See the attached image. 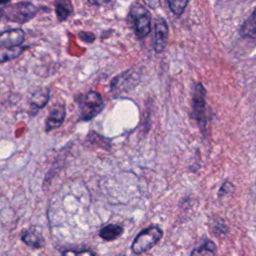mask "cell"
<instances>
[{"mask_svg": "<svg viewBox=\"0 0 256 256\" xmlns=\"http://www.w3.org/2000/svg\"><path fill=\"white\" fill-rule=\"evenodd\" d=\"M40 8L28 1L9 3L0 8V21L24 24L36 16Z\"/></svg>", "mask_w": 256, "mask_h": 256, "instance_id": "obj_1", "label": "cell"}, {"mask_svg": "<svg viewBox=\"0 0 256 256\" xmlns=\"http://www.w3.org/2000/svg\"><path fill=\"white\" fill-rule=\"evenodd\" d=\"M129 19L135 35L139 39L145 38L151 30L150 12L140 3H134L129 11Z\"/></svg>", "mask_w": 256, "mask_h": 256, "instance_id": "obj_2", "label": "cell"}, {"mask_svg": "<svg viewBox=\"0 0 256 256\" xmlns=\"http://www.w3.org/2000/svg\"><path fill=\"white\" fill-rule=\"evenodd\" d=\"M162 236L163 231L160 227L155 225L147 227L137 234L131 245V250L134 254L137 255L145 253L153 246H155L162 238Z\"/></svg>", "mask_w": 256, "mask_h": 256, "instance_id": "obj_3", "label": "cell"}, {"mask_svg": "<svg viewBox=\"0 0 256 256\" xmlns=\"http://www.w3.org/2000/svg\"><path fill=\"white\" fill-rule=\"evenodd\" d=\"M104 108L102 96L96 91H89L79 101L80 120L89 121L96 117Z\"/></svg>", "mask_w": 256, "mask_h": 256, "instance_id": "obj_4", "label": "cell"}, {"mask_svg": "<svg viewBox=\"0 0 256 256\" xmlns=\"http://www.w3.org/2000/svg\"><path fill=\"white\" fill-rule=\"evenodd\" d=\"M205 89L201 83L195 86L192 97V114L199 126L203 129L206 125V104H205Z\"/></svg>", "mask_w": 256, "mask_h": 256, "instance_id": "obj_5", "label": "cell"}, {"mask_svg": "<svg viewBox=\"0 0 256 256\" xmlns=\"http://www.w3.org/2000/svg\"><path fill=\"white\" fill-rule=\"evenodd\" d=\"M25 39V33L20 28L5 30L0 33V49H13L20 47Z\"/></svg>", "mask_w": 256, "mask_h": 256, "instance_id": "obj_6", "label": "cell"}, {"mask_svg": "<svg viewBox=\"0 0 256 256\" xmlns=\"http://www.w3.org/2000/svg\"><path fill=\"white\" fill-rule=\"evenodd\" d=\"M135 73L131 70H127L119 75H117L111 82V90L116 93L127 92L131 87L135 85V82H138V78H135Z\"/></svg>", "mask_w": 256, "mask_h": 256, "instance_id": "obj_7", "label": "cell"}, {"mask_svg": "<svg viewBox=\"0 0 256 256\" xmlns=\"http://www.w3.org/2000/svg\"><path fill=\"white\" fill-rule=\"evenodd\" d=\"M154 31V50L156 53H161L168 41V25L163 18L155 20Z\"/></svg>", "mask_w": 256, "mask_h": 256, "instance_id": "obj_8", "label": "cell"}, {"mask_svg": "<svg viewBox=\"0 0 256 256\" xmlns=\"http://www.w3.org/2000/svg\"><path fill=\"white\" fill-rule=\"evenodd\" d=\"M65 116H66V109L64 104H60V103L55 104L50 110L45 121L46 132H50L54 129L59 128L63 124Z\"/></svg>", "mask_w": 256, "mask_h": 256, "instance_id": "obj_9", "label": "cell"}, {"mask_svg": "<svg viewBox=\"0 0 256 256\" xmlns=\"http://www.w3.org/2000/svg\"><path fill=\"white\" fill-rule=\"evenodd\" d=\"M22 241L33 249L42 248L45 244V239L35 230H27L22 235Z\"/></svg>", "mask_w": 256, "mask_h": 256, "instance_id": "obj_10", "label": "cell"}, {"mask_svg": "<svg viewBox=\"0 0 256 256\" xmlns=\"http://www.w3.org/2000/svg\"><path fill=\"white\" fill-rule=\"evenodd\" d=\"M50 98V90L48 88H41L35 91L30 98V105L35 110L43 108Z\"/></svg>", "mask_w": 256, "mask_h": 256, "instance_id": "obj_11", "label": "cell"}, {"mask_svg": "<svg viewBox=\"0 0 256 256\" xmlns=\"http://www.w3.org/2000/svg\"><path fill=\"white\" fill-rule=\"evenodd\" d=\"M124 229L120 225L116 224H108L104 226L102 229L99 231V236L105 240V241H112L120 237L123 233Z\"/></svg>", "mask_w": 256, "mask_h": 256, "instance_id": "obj_12", "label": "cell"}, {"mask_svg": "<svg viewBox=\"0 0 256 256\" xmlns=\"http://www.w3.org/2000/svg\"><path fill=\"white\" fill-rule=\"evenodd\" d=\"M241 35L249 39H256V8L252 14L246 19L241 27Z\"/></svg>", "mask_w": 256, "mask_h": 256, "instance_id": "obj_13", "label": "cell"}, {"mask_svg": "<svg viewBox=\"0 0 256 256\" xmlns=\"http://www.w3.org/2000/svg\"><path fill=\"white\" fill-rule=\"evenodd\" d=\"M73 12L72 2L69 0H60L55 2V13L60 22L65 21Z\"/></svg>", "mask_w": 256, "mask_h": 256, "instance_id": "obj_14", "label": "cell"}, {"mask_svg": "<svg viewBox=\"0 0 256 256\" xmlns=\"http://www.w3.org/2000/svg\"><path fill=\"white\" fill-rule=\"evenodd\" d=\"M216 246L212 241H207L203 245L192 250L190 256H215Z\"/></svg>", "mask_w": 256, "mask_h": 256, "instance_id": "obj_15", "label": "cell"}, {"mask_svg": "<svg viewBox=\"0 0 256 256\" xmlns=\"http://www.w3.org/2000/svg\"><path fill=\"white\" fill-rule=\"evenodd\" d=\"M23 51H24V48H21V47H17L13 49H0V63L6 62L18 57Z\"/></svg>", "mask_w": 256, "mask_h": 256, "instance_id": "obj_16", "label": "cell"}, {"mask_svg": "<svg viewBox=\"0 0 256 256\" xmlns=\"http://www.w3.org/2000/svg\"><path fill=\"white\" fill-rule=\"evenodd\" d=\"M187 4H188V1H168L170 10L173 12L175 16H180L185 10V7L187 6Z\"/></svg>", "mask_w": 256, "mask_h": 256, "instance_id": "obj_17", "label": "cell"}, {"mask_svg": "<svg viewBox=\"0 0 256 256\" xmlns=\"http://www.w3.org/2000/svg\"><path fill=\"white\" fill-rule=\"evenodd\" d=\"M62 256H95V254L93 251L88 249H82V250L68 249L62 252Z\"/></svg>", "mask_w": 256, "mask_h": 256, "instance_id": "obj_18", "label": "cell"}, {"mask_svg": "<svg viewBox=\"0 0 256 256\" xmlns=\"http://www.w3.org/2000/svg\"><path fill=\"white\" fill-rule=\"evenodd\" d=\"M78 36H79V38L81 40H83L85 42H88V43L93 42L94 39H95V35L93 33H91V32H80L78 34Z\"/></svg>", "mask_w": 256, "mask_h": 256, "instance_id": "obj_19", "label": "cell"}, {"mask_svg": "<svg viewBox=\"0 0 256 256\" xmlns=\"http://www.w3.org/2000/svg\"><path fill=\"white\" fill-rule=\"evenodd\" d=\"M108 2H109V1H95V0L88 1V3H89V4L97 5V6H99V5H103V4H106V3H108Z\"/></svg>", "mask_w": 256, "mask_h": 256, "instance_id": "obj_20", "label": "cell"}, {"mask_svg": "<svg viewBox=\"0 0 256 256\" xmlns=\"http://www.w3.org/2000/svg\"><path fill=\"white\" fill-rule=\"evenodd\" d=\"M9 3H10V1H0V5H4V6Z\"/></svg>", "mask_w": 256, "mask_h": 256, "instance_id": "obj_21", "label": "cell"}]
</instances>
